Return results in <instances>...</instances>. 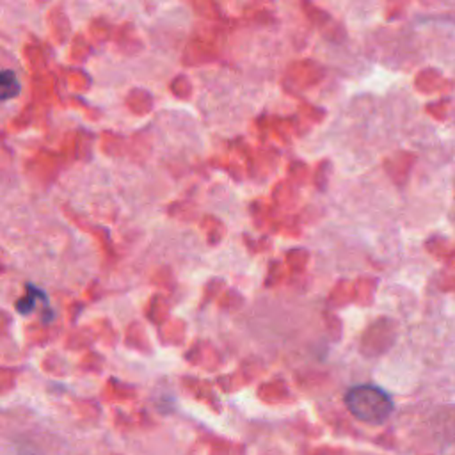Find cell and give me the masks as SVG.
Wrapping results in <instances>:
<instances>
[{"mask_svg": "<svg viewBox=\"0 0 455 455\" xmlns=\"http://www.w3.org/2000/svg\"><path fill=\"white\" fill-rule=\"evenodd\" d=\"M347 409L361 421L382 423L389 418L393 411V402L387 393L375 386H355L345 395Z\"/></svg>", "mask_w": 455, "mask_h": 455, "instance_id": "cell-1", "label": "cell"}, {"mask_svg": "<svg viewBox=\"0 0 455 455\" xmlns=\"http://www.w3.org/2000/svg\"><path fill=\"white\" fill-rule=\"evenodd\" d=\"M27 291H28L30 295H28V297H23V299L16 304L18 311H20V313H23V315L34 309V300H36V299H34V295H37V291H39V290H37V288H34V286H27Z\"/></svg>", "mask_w": 455, "mask_h": 455, "instance_id": "cell-3", "label": "cell"}, {"mask_svg": "<svg viewBox=\"0 0 455 455\" xmlns=\"http://www.w3.org/2000/svg\"><path fill=\"white\" fill-rule=\"evenodd\" d=\"M20 92V84L11 69H5L0 76V98L9 100Z\"/></svg>", "mask_w": 455, "mask_h": 455, "instance_id": "cell-2", "label": "cell"}]
</instances>
